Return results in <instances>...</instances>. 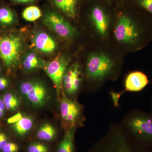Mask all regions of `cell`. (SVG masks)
<instances>
[{
    "instance_id": "cell-23",
    "label": "cell",
    "mask_w": 152,
    "mask_h": 152,
    "mask_svg": "<svg viewBox=\"0 0 152 152\" xmlns=\"http://www.w3.org/2000/svg\"><path fill=\"white\" fill-rule=\"evenodd\" d=\"M18 145L13 142H8L2 151L3 152H18Z\"/></svg>"
},
{
    "instance_id": "cell-24",
    "label": "cell",
    "mask_w": 152,
    "mask_h": 152,
    "mask_svg": "<svg viewBox=\"0 0 152 152\" xmlns=\"http://www.w3.org/2000/svg\"><path fill=\"white\" fill-rule=\"evenodd\" d=\"M10 84L9 79L4 76H0V91H4L8 87Z\"/></svg>"
},
{
    "instance_id": "cell-19",
    "label": "cell",
    "mask_w": 152,
    "mask_h": 152,
    "mask_svg": "<svg viewBox=\"0 0 152 152\" xmlns=\"http://www.w3.org/2000/svg\"><path fill=\"white\" fill-rule=\"evenodd\" d=\"M6 110L9 111L14 112L19 108L21 104L20 99L14 93H6L3 97Z\"/></svg>"
},
{
    "instance_id": "cell-21",
    "label": "cell",
    "mask_w": 152,
    "mask_h": 152,
    "mask_svg": "<svg viewBox=\"0 0 152 152\" xmlns=\"http://www.w3.org/2000/svg\"><path fill=\"white\" fill-rule=\"evenodd\" d=\"M15 20V15L10 10L7 8H0V24L10 26L13 23Z\"/></svg>"
},
{
    "instance_id": "cell-1",
    "label": "cell",
    "mask_w": 152,
    "mask_h": 152,
    "mask_svg": "<svg viewBox=\"0 0 152 152\" xmlns=\"http://www.w3.org/2000/svg\"><path fill=\"white\" fill-rule=\"evenodd\" d=\"M110 43L126 56L146 47L152 40V20L126 1L115 6Z\"/></svg>"
},
{
    "instance_id": "cell-30",
    "label": "cell",
    "mask_w": 152,
    "mask_h": 152,
    "mask_svg": "<svg viewBox=\"0 0 152 152\" xmlns=\"http://www.w3.org/2000/svg\"><path fill=\"white\" fill-rule=\"evenodd\" d=\"M1 66L0 65V72H1Z\"/></svg>"
},
{
    "instance_id": "cell-12",
    "label": "cell",
    "mask_w": 152,
    "mask_h": 152,
    "mask_svg": "<svg viewBox=\"0 0 152 152\" xmlns=\"http://www.w3.org/2000/svg\"><path fill=\"white\" fill-rule=\"evenodd\" d=\"M84 0H54L58 8L70 21L75 22L79 19Z\"/></svg>"
},
{
    "instance_id": "cell-31",
    "label": "cell",
    "mask_w": 152,
    "mask_h": 152,
    "mask_svg": "<svg viewBox=\"0 0 152 152\" xmlns=\"http://www.w3.org/2000/svg\"><path fill=\"white\" fill-rule=\"evenodd\" d=\"M151 105H152V100H151Z\"/></svg>"
},
{
    "instance_id": "cell-14",
    "label": "cell",
    "mask_w": 152,
    "mask_h": 152,
    "mask_svg": "<svg viewBox=\"0 0 152 152\" xmlns=\"http://www.w3.org/2000/svg\"><path fill=\"white\" fill-rule=\"evenodd\" d=\"M35 119L29 115H23L15 122L11 124V128L17 135L23 137L32 129Z\"/></svg>"
},
{
    "instance_id": "cell-28",
    "label": "cell",
    "mask_w": 152,
    "mask_h": 152,
    "mask_svg": "<svg viewBox=\"0 0 152 152\" xmlns=\"http://www.w3.org/2000/svg\"><path fill=\"white\" fill-rule=\"evenodd\" d=\"M109 1H110L115 6L119 3L124 1L125 0H109Z\"/></svg>"
},
{
    "instance_id": "cell-25",
    "label": "cell",
    "mask_w": 152,
    "mask_h": 152,
    "mask_svg": "<svg viewBox=\"0 0 152 152\" xmlns=\"http://www.w3.org/2000/svg\"><path fill=\"white\" fill-rule=\"evenodd\" d=\"M8 142L7 136L4 133L0 132V151L2 150Z\"/></svg>"
},
{
    "instance_id": "cell-16",
    "label": "cell",
    "mask_w": 152,
    "mask_h": 152,
    "mask_svg": "<svg viewBox=\"0 0 152 152\" xmlns=\"http://www.w3.org/2000/svg\"><path fill=\"white\" fill-rule=\"evenodd\" d=\"M77 129L75 127L65 130L64 135L58 145L56 152H75V137Z\"/></svg>"
},
{
    "instance_id": "cell-3",
    "label": "cell",
    "mask_w": 152,
    "mask_h": 152,
    "mask_svg": "<svg viewBox=\"0 0 152 152\" xmlns=\"http://www.w3.org/2000/svg\"><path fill=\"white\" fill-rule=\"evenodd\" d=\"M115 15V6L109 0H84L80 16L87 41L110 43Z\"/></svg>"
},
{
    "instance_id": "cell-5",
    "label": "cell",
    "mask_w": 152,
    "mask_h": 152,
    "mask_svg": "<svg viewBox=\"0 0 152 152\" xmlns=\"http://www.w3.org/2000/svg\"><path fill=\"white\" fill-rule=\"evenodd\" d=\"M128 135L142 146L152 148V113L139 110L129 112L120 123Z\"/></svg>"
},
{
    "instance_id": "cell-20",
    "label": "cell",
    "mask_w": 152,
    "mask_h": 152,
    "mask_svg": "<svg viewBox=\"0 0 152 152\" xmlns=\"http://www.w3.org/2000/svg\"><path fill=\"white\" fill-rule=\"evenodd\" d=\"M42 16L41 10L36 6H30L26 8L22 13V17L27 21H34Z\"/></svg>"
},
{
    "instance_id": "cell-4",
    "label": "cell",
    "mask_w": 152,
    "mask_h": 152,
    "mask_svg": "<svg viewBox=\"0 0 152 152\" xmlns=\"http://www.w3.org/2000/svg\"><path fill=\"white\" fill-rule=\"evenodd\" d=\"M88 152H152L131 138L120 123L110 126L107 132L95 143Z\"/></svg>"
},
{
    "instance_id": "cell-8",
    "label": "cell",
    "mask_w": 152,
    "mask_h": 152,
    "mask_svg": "<svg viewBox=\"0 0 152 152\" xmlns=\"http://www.w3.org/2000/svg\"><path fill=\"white\" fill-rule=\"evenodd\" d=\"M19 89L23 99L34 108L43 107L50 98L46 86L39 80L32 79L22 82Z\"/></svg>"
},
{
    "instance_id": "cell-17",
    "label": "cell",
    "mask_w": 152,
    "mask_h": 152,
    "mask_svg": "<svg viewBox=\"0 0 152 152\" xmlns=\"http://www.w3.org/2000/svg\"><path fill=\"white\" fill-rule=\"evenodd\" d=\"M57 130L53 125L49 123H45L38 128L37 137L39 140L44 141L54 140L57 136Z\"/></svg>"
},
{
    "instance_id": "cell-10",
    "label": "cell",
    "mask_w": 152,
    "mask_h": 152,
    "mask_svg": "<svg viewBox=\"0 0 152 152\" xmlns=\"http://www.w3.org/2000/svg\"><path fill=\"white\" fill-rule=\"evenodd\" d=\"M72 61V57L69 55H60L51 61H45L43 68L54 85L59 100L64 93L63 89V77Z\"/></svg>"
},
{
    "instance_id": "cell-13",
    "label": "cell",
    "mask_w": 152,
    "mask_h": 152,
    "mask_svg": "<svg viewBox=\"0 0 152 152\" xmlns=\"http://www.w3.org/2000/svg\"><path fill=\"white\" fill-rule=\"evenodd\" d=\"M32 41L35 48L43 54H50L56 50V42L51 36L45 32L38 31L35 33Z\"/></svg>"
},
{
    "instance_id": "cell-15",
    "label": "cell",
    "mask_w": 152,
    "mask_h": 152,
    "mask_svg": "<svg viewBox=\"0 0 152 152\" xmlns=\"http://www.w3.org/2000/svg\"><path fill=\"white\" fill-rule=\"evenodd\" d=\"M45 61L41 58L35 52L31 51L26 54L22 60L23 69L28 72L43 68Z\"/></svg>"
},
{
    "instance_id": "cell-9",
    "label": "cell",
    "mask_w": 152,
    "mask_h": 152,
    "mask_svg": "<svg viewBox=\"0 0 152 152\" xmlns=\"http://www.w3.org/2000/svg\"><path fill=\"white\" fill-rule=\"evenodd\" d=\"M60 101V113L62 125L65 130L83 125L84 107L75 99L63 94Z\"/></svg>"
},
{
    "instance_id": "cell-7",
    "label": "cell",
    "mask_w": 152,
    "mask_h": 152,
    "mask_svg": "<svg viewBox=\"0 0 152 152\" xmlns=\"http://www.w3.org/2000/svg\"><path fill=\"white\" fill-rule=\"evenodd\" d=\"M43 21L47 27L66 42H75L81 34L78 29L72 22L65 17L56 12L47 13Z\"/></svg>"
},
{
    "instance_id": "cell-27",
    "label": "cell",
    "mask_w": 152,
    "mask_h": 152,
    "mask_svg": "<svg viewBox=\"0 0 152 152\" xmlns=\"http://www.w3.org/2000/svg\"><path fill=\"white\" fill-rule=\"evenodd\" d=\"M13 1L16 2L23 3V4H28V3L33 2L35 0H13Z\"/></svg>"
},
{
    "instance_id": "cell-26",
    "label": "cell",
    "mask_w": 152,
    "mask_h": 152,
    "mask_svg": "<svg viewBox=\"0 0 152 152\" xmlns=\"http://www.w3.org/2000/svg\"><path fill=\"white\" fill-rule=\"evenodd\" d=\"M23 114L20 113H18L13 116L11 117V118H9L7 120L8 124H13V123L17 121L23 115Z\"/></svg>"
},
{
    "instance_id": "cell-11",
    "label": "cell",
    "mask_w": 152,
    "mask_h": 152,
    "mask_svg": "<svg viewBox=\"0 0 152 152\" xmlns=\"http://www.w3.org/2000/svg\"><path fill=\"white\" fill-rule=\"evenodd\" d=\"M149 83L148 76L143 72L135 71L128 74L125 80L124 90L119 92L113 91L110 92L114 106L116 107H118L120 98L125 93L140 91L147 86Z\"/></svg>"
},
{
    "instance_id": "cell-6",
    "label": "cell",
    "mask_w": 152,
    "mask_h": 152,
    "mask_svg": "<svg viewBox=\"0 0 152 152\" xmlns=\"http://www.w3.org/2000/svg\"><path fill=\"white\" fill-rule=\"evenodd\" d=\"M23 44V38L17 34L0 37V58L8 69H15L18 65Z\"/></svg>"
},
{
    "instance_id": "cell-2",
    "label": "cell",
    "mask_w": 152,
    "mask_h": 152,
    "mask_svg": "<svg viewBox=\"0 0 152 152\" xmlns=\"http://www.w3.org/2000/svg\"><path fill=\"white\" fill-rule=\"evenodd\" d=\"M84 50L81 63L84 82H86L90 91L97 92L107 82L119 79L125 56L112 44L87 41Z\"/></svg>"
},
{
    "instance_id": "cell-22",
    "label": "cell",
    "mask_w": 152,
    "mask_h": 152,
    "mask_svg": "<svg viewBox=\"0 0 152 152\" xmlns=\"http://www.w3.org/2000/svg\"><path fill=\"white\" fill-rule=\"evenodd\" d=\"M28 152H49L48 147L45 144L33 142L28 146Z\"/></svg>"
},
{
    "instance_id": "cell-18",
    "label": "cell",
    "mask_w": 152,
    "mask_h": 152,
    "mask_svg": "<svg viewBox=\"0 0 152 152\" xmlns=\"http://www.w3.org/2000/svg\"><path fill=\"white\" fill-rule=\"evenodd\" d=\"M152 20V0H125Z\"/></svg>"
},
{
    "instance_id": "cell-32",
    "label": "cell",
    "mask_w": 152,
    "mask_h": 152,
    "mask_svg": "<svg viewBox=\"0 0 152 152\" xmlns=\"http://www.w3.org/2000/svg\"></svg>"
},
{
    "instance_id": "cell-29",
    "label": "cell",
    "mask_w": 152,
    "mask_h": 152,
    "mask_svg": "<svg viewBox=\"0 0 152 152\" xmlns=\"http://www.w3.org/2000/svg\"><path fill=\"white\" fill-rule=\"evenodd\" d=\"M4 113L5 112L3 111L0 109V118H3V117L4 116Z\"/></svg>"
}]
</instances>
